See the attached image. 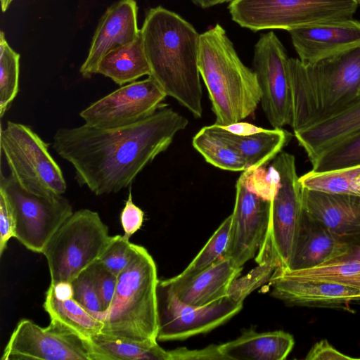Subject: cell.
I'll use <instances>...</instances> for the list:
<instances>
[{
  "instance_id": "6da1fadb",
  "label": "cell",
  "mask_w": 360,
  "mask_h": 360,
  "mask_svg": "<svg viewBox=\"0 0 360 360\" xmlns=\"http://www.w3.org/2000/svg\"><path fill=\"white\" fill-rule=\"evenodd\" d=\"M188 120L172 108L162 106L131 124L100 128L88 124L58 129L52 147L73 167L80 186L96 195L116 193L170 146Z\"/></svg>"
},
{
  "instance_id": "7a4b0ae2",
  "label": "cell",
  "mask_w": 360,
  "mask_h": 360,
  "mask_svg": "<svg viewBox=\"0 0 360 360\" xmlns=\"http://www.w3.org/2000/svg\"><path fill=\"white\" fill-rule=\"evenodd\" d=\"M143 49L155 82L195 117L202 114L198 69L200 34L179 15L150 8L141 28Z\"/></svg>"
},
{
  "instance_id": "3957f363",
  "label": "cell",
  "mask_w": 360,
  "mask_h": 360,
  "mask_svg": "<svg viewBox=\"0 0 360 360\" xmlns=\"http://www.w3.org/2000/svg\"><path fill=\"white\" fill-rule=\"evenodd\" d=\"M288 71L294 133L360 99V44L311 64L290 58Z\"/></svg>"
},
{
  "instance_id": "277c9868",
  "label": "cell",
  "mask_w": 360,
  "mask_h": 360,
  "mask_svg": "<svg viewBox=\"0 0 360 360\" xmlns=\"http://www.w3.org/2000/svg\"><path fill=\"white\" fill-rule=\"evenodd\" d=\"M198 64L215 124L229 125L254 113L261 99L256 75L241 61L219 24L200 34Z\"/></svg>"
},
{
  "instance_id": "5b68a950",
  "label": "cell",
  "mask_w": 360,
  "mask_h": 360,
  "mask_svg": "<svg viewBox=\"0 0 360 360\" xmlns=\"http://www.w3.org/2000/svg\"><path fill=\"white\" fill-rule=\"evenodd\" d=\"M157 268L143 246L134 245V252L117 276L110 307L101 314V333L117 338L158 342Z\"/></svg>"
},
{
  "instance_id": "8992f818",
  "label": "cell",
  "mask_w": 360,
  "mask_h": 360,
  "mask_svg": "<svg viewBox=\"0 0 360 360\" xmlns=\"http://www.w3.org/2000/svg\"><path fill=\"white\" fill-rule=\"evenodd\" d=\"M112 238L97 212L81 209L73 212L42 252L48 263L50 285L71 283L98 259Z\"/></svg>"
},
{
  "instance_id": "52a82bcc",
  "label": "cell",
  "mask_w": 360,
  "mask_h": 360,
  "mask_svg": "<svg viewBox=\"0 0 360 360\" xmlns=\"http://www.w3.org/2000/svg\"><path fill=\"white\" fill-rule=\"evenodd\" d=\"M0 148L10 176L22 189L44 197L65 193L67 184L60 166L48 144L29 126L8 121L1 129Z\"/></svg>"
},
{
  "instance_id": "ba28073f",
  "label": "cell",
  "mask_w": 360,
  "mask_h": 360,
  "mask_svg": "<svg viewBox=\"0 0 360 360\" xmlns=\"http://www.w3.org/2000/svg\"><path fill=\"white\" fill-rule=\"evenodd\" d=\"M357 6L354 0H233L228 8L235 22L257 32L352 19Z\"/></svg>"
},
{
  "instance_id": "9c48e42d",
  "label": "cell",
  "mask_w": 360,
  "mask_h": 360,
  "mask_svg": "<svg viewBox=\"0 0 360 360\" xmlns=\"http://www.w3.org/2000/svg\"><path fill=\"white\" fill-rule=\"evenodd\" d=\"M272 166L278 175L269 227L262 245L270 249L278 267L286 268L295 247L303 216L302 186L294 155L281 152Z\"/></svg>"
},
{
  "instance_id": "30bf717a",
  "label": "cell",
  "mask_w": 360,
  "mask_h": 360,
  "mask_svg": "<svg viewBox=\"0 0 360 360\" xmlns=\"http://www.w3.org/2000/svg\"><path fill=\"white\" fill-rule=\"evenodd\" d=\"M0 187L11 203L15 223V236L27 250L42 253L46 245L72 214L68 200L62 195L44 197L22 189L9 176L1 173Z\"/></svg>"
},
{
  "instance_id": "8fae6325",
  "label": "cell",
  "mask_w": 360,
  "mask_h": 360,
  "mask_svg": "<svg viewBox=\"0 0 360 360\" xmlns=\"http://www.w3.org/2000/svg\"><path fill=\"white\" fill-rule=\"evenodd\" d=\"M243 304L227 295L204 306L188 304L178 299L165 280L158 281L157 340H182L207 333L238 313Z\"/></svg>"
},
{
  "instance_id": "7c38bea8",
  "label": "cell",
  "mask_w": 360,
  "mask_h": 360,
  "mask_svg": "<svg viewBox=\"0 0 360 360\" xmlns=\"http://www.w3.org/2000/svg\"><path fill=\"white\" fill-rule=\"evenodd\" d=\"M289 59L273 32L262 34L255 45L252 64L261 92L260 103L273 128L290 126L292 122Z\"/></svg>"
},
{
  "instance_id": "4fadbf2b",
  "label": "cell",
  "mask_w": 360,
  "mask_h": 360,
  "mask_svg": "<svg viewBox=\"0 0 360 360\" xmlns=\"http://www.w3.org/2000/svg\"><path fill=\"white\" fill-rule=\"evenodd\" d=\"M1 360H90L85 342L55 319L42 328L21 319L6 345Z\"/></svg>"
},
{
  "instance_id": "5bb4252c",
  "label": "cell",
  "mask_w": 360,
  "mask_h": 360,
  "mask_svg": "<svg viewBox=\"0 0 360 360\" xmlns=\"http://www.w3.org/2000/svg\"><path fill=\"white\" fill-rule=\"evenodd\" d=\"M167 96L150 77L121 86L79 112L84 124L113 128L139 122L155 112Z\"/></svg>"
},
{
  "instance_id": "9a60e30c",
  "label": "cell",
  "mask_w": 360,
  "mask_h": 360,
  "mask_svg": "<svg viewBox=\"0 0 360 360\" xmlns=\"http://www.w3.org/2000/svg\"><path fill=\"white\" fill-rule=\"evenodd\" d=\"M271 201L249 186L242 175L238 179L224 255L236 267L243 268L259 251L269 227Z\"/></svg>"
},
{
  "instance_id": "2e32d148",
  "label": "cell",
  "mask_w": 360,
  "mask_h": 360,
  "mask_svg": "<svg viewBox=\"0 0 360 360\" xmlns=\"http://www.w3.org/2000/svg\"><path fill=\"white\" fill-rule=\"evenodd\" d=\"M303 211L350 248L360 243V195L302 187Z\"/></svg>"
},
{
  "instance_id": "e0dca14e",
  "label": "cell",
  "mask_w": 360,
  "mask_h": 360,
  "mask_svg": "<svg viewBox=\"0 0 360 360\" xmlns=\"http://www.w3.org/2000/svg\"><path fill=\"white\" fill-rule=\"evenodd\" d=\"M135 0H119L101 16L93 36L87 56L79 72L84 78L96 74L98 64L109 51L135 41L141 34Z\"/></svg>"
},
{
  "instance_id": "ac0fdd59",
  "label": "cell",
  "mask_w": 360,
  "mask_h": 360,
  "mask_svg": "<svg viewBox=\"0 0 360 360\" xmlns=\"http://www.w3.org/2000/svg\"><path fill=\"white\" fill-rule=\"evenodd\" d=\"M299 60L311 64L360 44V21L316 23L288 31Z\"/></svg>"
},
{
  "instance_id": "d6986e66",
  "label": "cell",
  "mask_w": 360,
  "mask_h": 360,
  "mask_svg": "<svg viewBox=\"0 0 360 360\" xmlns=\"http://www.w3.org/2000/svg\"><path fill=\"white\" fill-rule=\"evenodd\" d=\"M271 295L286 304L351 310L360 304V292L344 285L324 281H295L271 275Z\"/></svg>"
},
{
  "instance_id": "ffe728a7",
  "label": "cell",
  "mask_w": 360,
  "mask_h": 360,
  "mask_svg": "<svg viewBox=\"0 0 360 360\" xmlns=\"http://www.w3.org/2000/svg\"><path fill=\"white\" fill-rule=\"evenodd\" d=\"M242 269L223 257L188 280L176 283L169 278L165 281L182 302L204 306L226 296L231 285L240 276Z\"/></svg>"
},
{
  "instance_id": "44dd1931",
  "label": "cell",
  "mask_w": 360,
  "mask_h": 360,
  "mask_svg": "<svg viewBox=\"0 0 360 360\" xmlns=\"http://www.w3.org/2000/svg\"><path fill=\"white\" fill-rule=\"evenodd\" d=\"M349 248L303 211L293 254L288 266L283 269L295 271L312 268L333 261Z\"/></svg>"
},
{
  "instance_id": "7402d4cb",
  "label": "cell",
  "mask_w": 360,
  "mask_h": 360,
  "mask_svg": "<svg viewBox=\"0 0 360 360\" xmlns=\"http://www.w3.org/2000/svg\"><path fill=\"white\" fill-rule=\"evenodd\" d=\"M207 129L230 143L243 160L246 169L256 170L274 160L292 139V134L282 128L265 129L248 135H237L214 124Z\"/></svg>"
},
{
  "instance_id": "603a6c76",
  "label": "cell",
  "mask_w": 360,
  "mask_h": 360,
  "mask_svg": "<svg viewBox=\"0 0 360 360\" xmlns=\"http://www.w3.org/2000/svg\"><path fill=\"white\" fill-rule=\"evenodd\" d=\"M360 131V99L336 115L295 132L311 161L322 152Z\"/></svg>"
},
{
  "instance_id": "cb8c5ba5",
  "label": "cell",
  "mask_w": 360,
  "mask_h": 360,
  "mask_svg": "<svg viewBox=\"0 0 360 360\" xmlns=\"http://www.w3.org/2000/svg\"><path fill=\"white\" fill-rule=\"evenodd\" d=\"M292 335L282 330L258 333L252 330L219 345L225 360H283L294 347Z\"/></svg>"
},
{
  "instance_id": "d4e9b609",
  "label": "cell",
  "mask_w": 360,
  "mask_h": 360,
  "mask_svg": "<svg viewBox=\"0 0 360 360\" xmlns=\"http://www.w3.org/2000/svg\"><path fill=\"white\" fill-rule=\"evenodd\" d=\"M96 74L111 79L121 86L150 74L141 36L133 42L107 53L101 60Z\"/></svg>"
},
{
  "instance_id": "484cf974",
  "label": "cell",
  "mask_w": 360,
  "mask_h": 360,
  "mask_svg": "<svg viewBox=\"0 0 360 360\" xmlns=\"http://www.w3.org/2000/svg\"><path fill=\"white\" fill-rule=\"evenodd\" d=\"M90 360H169L158 342H139L102 333L85 340Z\"/></svg>"
},
{
  "instance_id": "4316f807",
  "label": "cell",
  "mask_w": 360,
  "mask_h": 360,
  "mask_svg": "<svg viewBox=\"0 0 360 360\" xmlns=\"http://www.w3.org/2000/svg\"><path fill=\"white\" fill-rule=\"evenodd\" d=\"M50 319H55L68 327L85 340L101 333L103 323L92 315L73 297L65 300L58 299L49 287L43 304Z\"/></svg>"
},
{
  "instance_id": "83f0119b",
  "label": "cell",
  "mask_w": 360,
  "mask_h": 360,
  "mask_svg": "<svg viewBox=\"0 0 360 360\" xmlns=\"http://www.w3.org/2000/svg\"><path fill=\"white\" fill-rule=\"evenodd\" d=\"M273 276L288 280L324 281L344 285L360 292V262L344 261L323 264L301 270L278 267Z\"/></svg>"
},
{
  "instance_id": "f1b7e54d",
  "label": "cell",
  "mask_w": 360,
  "mask_h": 360,
  "mask_svg": "<svg viewBox=\"0 0 360 360\" xmlns=\"http://www.w3.org/2000/svg\"><path fill=\"white\" fill-rule=\"evenodd\" d=\"M193 148L208 163L219 169L231 172H243L245 164L230 143L203 127L193 136Z\"/></svg>"
},
{
  "instance_id": "f546056e",
  "label": "cell",
  "mask_w": 360,
  "mask_h": 360,
  "mask_svg": "<svg viewBox=\"0 0 360 360\" xmlns=\"http://www.w3.org/2000/svg\"><path fill=\"white\" fill-rule=\"evenodd\" d=\"M231 226V214L223 221L188 266L181 274L169 280L174 283L188 280L224 257L229 245Z\"/></svg>"
},
{
  "instance_id": "4dcf8cb0",
  "label": "cell",
  "mask_w": 360,
  "mask_h": 360,
  "mask_svg": "<svg viewBox=\"0 0 360 360\" xmlns=\"http://www.w3.org/2000/svg\"><path fill=\"white\" fill-rule=\"evenodd\" d=\"M20 54L0 34V116L3 117L19 90Z\"/></svg>"
},
{
  "instance_id": "1f68e13d",
  "label": "cell",
  "mask_w": 360,
  "mask_h": 360,
  "mask_svg": "<svg viewBox=\"0 0 360 360\" xmlns=\"http://www.w3.org/2000/svg\"><path fill=\"white\" fill-rule=\"evenodd\" d=\"M310 162L311 170L316 172L360 165V131L328 148Z\"/></svg>"
},
{
  "instance_id": "d6a6232c",
  "label": "cell",
  "mask_w": 360,
  "mask_h": 360,
  "mask_svg": "<svg viewBox=\"0 0 360 360\" xmlns=\"http://www.w3.org/2000/svg\"><path fill=\"white\" fill-rule=\"evenodd\" d=\"M257 263L245 276L238 277L231 285L228 295L239 302H243L245 297L257 288L269 281L274 271L278 268L271 259H265Z\"/></svg>"
},
{
  "instance_id": "836d02e7",
  "label": "cell",
  "mask_w": 360,
  "mask_h": 360,
  "mask_svg": "<svg viewBox=\"0 0 360 360\" xmlns=\"http://www.w3.org/2000/svg\"><path fill=\"white\" fill-rule=\"evenodd\" d=\"M134 245L123 236H113L111 243L98 261L118 276L131 259L134 252Z\"/></svg>"
},
{
  "instance_id": "e575fe53",
  "label": "cell",
  "mask_w": 360,
  "mask_h": 360,
  "mask_svg": "<svg viewBox=\"0 0 360 360\" xmlns=\"http://www.w3.org/2000/svg\"><path fill=\"white\" fill-rule=\"evenodd\" d=\"M71 283L73 288V298L92 315L99 319L103 312V307L89 271L86 269L81 273Z\"/></svg>"
},
{
  "instance_id": "d590c367",
  "label": "cell",
  "mask_w": 360,
  "mask_h": 360,
  "mask_svg": "<svg viewBox=\"0 0 360 360\" xmlns=\"http://www.w3.org/2000/svg\"><path fill=\"white\" fill-rule=\"evenodd\" d=\"M87 270L93 278L101 299L103 312H105L110 307L113 299L117 283V276L108 270L98 260L94 262Z\"/></svg>"
},
{
  "instance_id": "8d00e7d4",
  "label": "cell",
  "mask_w": 360,
  "mask_h": 360,
  "mask_svg": "<svg viewBox=\"0 0 360 360\" xmlns=\"http://www.w3.org/2000/svg\"><path fill=\"white\" fill-rule=\"evenodd\" d=\"M15 223L13 210L5 191L0 187V256L8 240L15 236Z\"/></svg>"
},
{
  "instance_id": "74e56055",
  "label": "cell",
  "mask_w": 360,
  "mask_h": 360,
  "mask_svg": "<svg viewBox=\"0 0 360 360\" xmlns=\"http://www.w3.org/2000/svg\"><path fill=\"white\" fill-rule=\"evenodd\" d=\"M144 213L136 206L132 200L131 189L129 190L125 205L120 214V221L124 230L123 236L129 239L142 226Z\"/></svg>"
},
{
  "instance_id": "f35d334b",
  "label": "cell",
  "mask_w": 360,
  "mask_h": 360,
  "mask_svg": "<svg viewBox=\"0 0 360 360\" xmlns=\"http://www.w3.org/2000/svg\"><path fill=\"white\" fill-rule=\"evenodd\" d=\"M169 352V360H225L220 352L219 345H211L200 349L181 347Z\"/></svg>"
},
{
  "instance_id": "ab89813d",
  "label": "cell",
  "mask_w": 360,
  "mask_h": 360,
  "mask_svg": "<svg viewBox=\"0 0 360 360\" xmlns=\"http://www.w3.org/2000/svg\"><path fill=\"white\" fill-rule=\"evenodd\" d=\"M304 359L306 360L356 359V358L351 357L338 351L326 339L316 342Z\"/></svg>"
},
{
  "instance_id": "60d3db41",
  "label": "cell",
  "mask_w": 360,
  "mask_h": 360,
  "mask_svg": "<svg viewBox=\"0 0 360 360\" xmlns=\"http://www.w3.org/2000/svg\"><path fill=\"white\" fill-rule=\"evenodd\" d=\"M222 126V125H221ZM226 130L237 135H248L258 132L263 128L247 122H238L226 126H222Z\"/></svg>"
},
{
  "instance_id": "b9f144b4",
  "label": "cell",
  "mask_w": 360,
  "mask_h": 360,
  "mask_svg": "<svg viewBox=\"0 0 360 360\" xmlns=\"http://www.w3.org/2000/svg\"><path fill=\"white\" fill-rule=\"evenodd\" d=\"M55 296L60 300H65L73 297V288L70 282H60L55 285H50Z\"/></svg>"
},
{
  "instance_id": "7bdbcfd3",
  "label": "cell",
  "mask_w": 360,
  "mask_h": 360,
  "mask_svg": "<svg viewBox=\"0 0 360 360\" xmlns=\"http://www.w3.org/2000/svg\"><path fill=\"white\" fill-rule=\"evenodd\" d=\"M344 261L360 262V243L350 248L345 254L333 259L330 262Z\"/></svg>"
},
{
  "instance_id": "ee69618b",
  "label": "cell",
  "mask_w": 360,
  "mask_h": 360,
  "mask_svg": "<svg viewBox=\"0 0 360 360\" xmlns=\"http://www.w3.org/2000/svg\"><path fill=\"white\" fill-rule=\"evenodd\" d=\"M193 4L201 8H207L218 4L231 2L233 0H191Z\"/></svg>"
},
{
  "instance_id": "f6af8a7d",
  "label": "cell",
  "mask_w": 360,
  "mask_h": 360,
  "mask_svg": "<svg viewBox=\"0 0 360 360\" xmlns=\"http://www.w3.org/2000/svg\"><path fill=\"white\" fill-rule=\"evenodd\" d=\"M13 0H1V6L3 12H5Z\"/></svg>"
},
{
  "instance_id": "bcb514c9",
  "label": "cell",
  "mask_w": 360,
  "mask_h": 360,
  "mask_svg": "<svg viewBox=\"0 0 360 360\" xmlns=\"http://www.w3.org/2000/svg\"><path fill=\"white\" fill-rule=\"evenodd\" d=\"M355 185H356L357 195H360V172L357 176Z\"/></svg>"
},
{
  "instance_id": "7dc6e473",
  "label": "cell",
  "mask_w": 360,
  "mask_h": 360,
  "mask_svg": "<svg viewBox=\"0 0 360 360\" xmlns=\"http://www.w3.org/2000/svg\"><path fill=\"white\" fill-rule=\"evenodd\" d=\"M357 4L358 6L360 5V0H354Z\"/></svg>"
}]
</instances>
